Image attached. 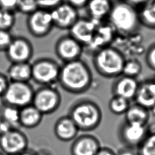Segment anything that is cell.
<instances>
[{"label": "cell", "instance_id": "cell-1", "mask_svg": "<svg viewBox=\"0 0 155 155\" xmlns=\"http://www.w3.org/2000/svg\"><path fill=\"white\" fill-rule=\"evenodd\" d=\"M58 82L63 90L74 94L88 91L93 82V74L88 64L79 59L61 65Z\"/></svg>", "mask_w": 155, "mask_h": 155}, {"label": "cell", "instance_id": "cell-2", "mask_svg": "<svg viewBox=\"0 0 155 155\" xmlns=\"http://www.w3.org/2000/svg\"><path fill=\"white\" fill-rule=\"evenodd\" d=\"M68 115L73 120L79 131L88 132L97 128L102 119V112L94 101L82 99L76 101L70 107Z\"/></svg>", "mask_w": 155, "mask_h": 155}, {"label": "cell", "instance_id": "cell-3", "mask_svg": "<svg viewBox=\"0 0 155 155\" xmlns=\"http://www.w3.org/2000/svg\"><path fill=\"white\" fill-rule=\"evenodd\" d=\"M107 19L115 31L122 35L135 33L140 25L137 8L124 0L113 3Z\"/></svg>", "mask_w": 155, "mask_h": 155}, {"label": "cell", "instance_id": "cell-4", "mask_svg": "<svg viewBox=\"0 0 155 155\" xmlns=\"http://www.w3.org/2000/svg\"><path fill=\"white\" fill-rule=\"evenodd\" d=\"M126 58L122 52L109 45L94 52L92 62L95 70L105 78H116L122 73Z\"/></svg>", "mask_w": 155, "mask_h": 155}, {"label": "cell", "instance_id": "cell-5", "mask_svg": "<svg viewBox=\"0 0 155 155\" xmlns=\"http://www.w3.org/2000/svg\"><path fill=\"white\" fill-rule=\"evenodd\" d=\"M31 66V79L41 86L53 85L58 82L61 65L50 58H41Z\"/></svg>", "mask_w": 155, "mask_h": 155}, {"label": "cell", "instance_id": "cell-6", "mask_svg": "<svg viewBox=\"0 0 155 155\" xmlns=\"http://www.w3.org/2000/svg\"><path fill=\"white\" fill-rule=\"evenodd\" d=\"M35 90L29 82H10L1 97L2 104L21 109L31 104Z\"/></svg>", "mask_w": 155, "mask_h": 155}, {"label": "cell", "instance_id": "cell-7", "mask_svg": "<svg viewBox=\"0 0 155 155\" xmlns=\"http://www.w3.org/2000/svg\"><path fill=\"white\" fill-rule=\"evenodd\" d=\"M62 97L59 91L53 85L41 86L35 90L31 104L43 115L55 112L60 107Z\"/></svg>", "mask_w": 155, "mask_h": 155}, {"label": "cell", "instance_id": "cell-8", "mask_svg": "<svg viewBox=\"0 0 155 155\" xmlns=\"http://www.w3.org/2000/svg\"><path fill=\"white\" fill-rule=\"evenodd\" d=\"M26 26L29 33L35 38L47 36L54 27L50 11L38 8L27 15Z\"/></svg>", "mask_w": 155, "mask_h": 155}, {"label": "cell", "instance_id": "cell-9", "mask_svg": "<svg viewBox=\"0 0 155 155\" xmlns=\"http://www.w3.org/2000/svg\"><path fill=\"white\" fill-rule=\"evenodd\" d=\"M28 148V137L18 128L0 135V151L5 155L19 154Z\"/></svg>", "mask_w": 155, "mask_h": 155}, {"label": "cell", "instance_id": "cell-10", "mask_svg": "<svg viewBox=\"0 0 155 155\" xmlns=\"http://www.w3.org/2000/svg\"><path fill=\"white\" fill-rule=\"evenodd\" d=\"M148 125L124 122L118 130V137L124 147L137 149L149 134Z\"/></svg>", "mask_w": 155, "mask_h": 155}, {"label": "cell", "instance_id": "cell-11", "mask_svg": "<svg viewBox=\"0 0 155 155\" xmlns=\"http://www.w3.org/2000/svg\"><path fill=\"white\" fill-rule=\"evenodd\" d=\"M84 47L69 34L61 36L56 42L54 52L63 63L81 59Z\"/></svg>", "mask_w": 155, "mask_h": 155}, {"label": "cell", "instance_id": "cell-12", "mask_svg": "<svg viewBox=\"0 0 155 155\" xmlns=\"http://www.w3.org/2000/svg\"><path fill=\"white\" fill-rule=\"evenodd\" d=\"M5 56L11 63L28 62L33 56V44L24 36H13L5 51Z\"/></svg>", "mask_w": 155, "mask_h": 155}, {"label": "cell", "instance_id": "cell-13", "mask_svg": "<svg viewBox=\"0 0 155 155\" xmlns=\"http://www.w3.org/2000/svg\"><path fill=\"white\" fill-rule=\"evenodd\" d=\"M54 27L62 30H69L79 19L78 9L67 2H62L50 10Z\"/></svg>", "mask_w": 155, "mask_h": 155}, {"label": "cell", "instance_id": "cell-14", "mask_svg": "<svg viewBox=\"0 0 155 155\" xmlns=\"http://www.w3.org/2000/svg\"><path fill=\"white\" fill-rule=\"evenodd\" d=\"M98 25L90 18H79L68 30V34L84 47H87L91 43Z\"/></svg>", "mask_w": 155, "mask_h": 155}, {"label": "cell", "instance_id": "cell-15", "mask_svg": "<svg viewBox=\"0 0 155 155\" xmlns=\"http://www.w3.org/2000/svg\"><path fill=\"white\" fill-rule=\"evenodd\" d=\"M99 140L90 134L78 136L70 146L71 155H95L101 147Z\"/></svg>", "mask_w": 155, "mask_h": 155}, {"label": "cell", "instance_id": "cell-16", "mask_svg": "<svg viewBox=\"0 0 155 155\" xmlns=\"http://www.w3.org/2000/svg\"><path fill=\"white\" fill-rule=\"evenodd\" d=\"M139 82L137 78L121 74L116 78L111 86L113 95L119 96L129 101L134 99Z\"/></svg>", "mask_w": 155, "mask_h": 155}, {"label": "cell", "instance_id": "cell-17", "mask_svg": "<svg viewBox=\"0 0 155 155\" xmlns=\"http://www.w3.org/2000/svg\"><path fill=\"white\" fill-rule=\"evenodd\" d=\"M133 100L150 111L155 107V81L153 78L139 82Z\"/></svg>", "mask_w": 155, "mask_h": 155}, {"label": "cell", "instance_id": "cell-18", "mask_svg": "<svg viewBox=\"0 0 155 155\" xmlns=\"http://www.w3.org/2000/svg\"><path fill=\"white\" fill-rule=\"evenodd\" d=\"M53 131L58 139L62 142L73 140L78 134L79 130L68 115L60 117L55 122Z\"/></svg>", "mask_w": 155, "mask_h": 155}, {"label": "cell", "instance_id": "cell-19", "mask_svg": "<svg viewBox=\"0 0 155 155\" xmlns=\"http://www.w3.org/2000/svg\"><path fill=\"white\" fill-rule=\"evenodd\" d=\"M113 5L111 0H88L85 7L89 18L97 24L107 19Z\"/></svg>", "mask_w": 155, "mask_h": 155}, {"label": "cell", "instance_id": "cell-20", "mask_svg": "<svg viewBox=\"0 0 155 155\" xmlns=\"http://www.w3.org/2000/svg\"><path fill=\"white\" fill-rule=\"evenodd\" d=\"M114 32H116L115 30L109 24L108 25L99 24L96 27L91 43L87 47L94 48L96 51L100 48L110 45V44L113 40Z\"/></svg>", "mask_w": 155, "mask_h": 155}, {"label": "cell", "instance_id": "cell-21", "mask_svg": "<svg viewBox=\"0 0 155 155\" xmlns=\"http://www.w3.org/2000/svg\"><path fill=\"white\" fill-rule=\"evenodd\" d=\"M44 115L32 104L20 109L19 126L27 129L38 127L42 122Z\"/></svg>", "mask_w": 155, "mask_h": 155}, {"label": "cell", "instance_id": "cell-22", "mask_svg": "<svg viewBox=\"0 0 155 155\" xmlns=\"http://www.w3.org/2000/svg\"><path fill=\"white\" fill-rule=\"evenodd\" d=\"M10 82H28L31 79V66L30 62L11 63L7 70Z\"/></svg>", "mask_w": 155, "mask_h": 155}, {"label": "cell", "instance_id": "cell-23", "mask_svg": "<svg viewBox=\"0 0 155 155\" xmlns=\"http://www.w3.org/2000/svg\"><path fill=\"white\" fill-rule=\"evenodd\" d=\"M124 114L125 122L141 125H147L150 118V111L136 103L130 104Z\"/></svg>", "mask_w": 155, "mask_h": 155}, {"label": "cell", "instance_id": "cell-24", "mask_svg": "<svg viewBox=\"0 0 155 155\" xmlns=\"http://www.w3.org/2000/svg\"><path fill=\"white\" fill-rule=\"evenodd\" d=\"M137 10L140 24L148 28L155 29V0H147Z\"/></svg>", "mask_w": 155, "mask_h": 155}, {"label": "cell", "instance_id": "cell-25", "mask_svg": "<svg viewBox=\"0 0 155 155\" xmlns=\"http://www.w3.org/2000/svg\"><path fill=\"white\" fill-rule=\"evenodd\" d=\"M20 109L2 104L0 108V119L10 124L13 128L19 126Z\"/></svg>", "mask_w": 155, "mask_h": 155}, {"label": "cell", "instance_id": "cell-26", "mask_svg": "<svg viewBox=\"0 0 155 155\" xmlns=\"http://www.w3.org/2000/svg\"><path fill=\"white\" fill-rule=\"evenodd\" d=\"M130 101L122 97L113 95L108 102L110 111L115 115L124 114L130 105Z\"/></svg>", "mask_w": 155, "mask_h": 155}, {"label": "cell", "instance_id": "cell-27", "mask_svg": "<svg viewBox=\"0 0 155 155\" xmlns=\"http://www.w3.org/2000/svg\"><path fill=\"white\" fill-rule=\"evenodd\" d=\"M142 70V65L141 62L136 58H130L125 61L122 74L137 78L141 73Z\"/></svg>", "mask_w": 155, "mask_h": 155}, {"label": "cell", "instance_id": "cell-28", "mask_svg": "<svg viewBox=\"0 0 155 155\" xmlns=\"http://www.w3.org/2000/svg\"><path fill=\"white\" fill-rule=\"evenodd\" d=\"M137 155H155V131L150 132L137 148Z\"/></svg>", "mask_w": 155, "mask_h": 155}, {"label": "cell", "instance_id": "cell-29", "mask_svg": "<svg viewBox=\"0 0 155 155\" xmlns=\"http://www.w3.org/2000/svg\"><path fill=\"white\" fill-rule=\"evenodd\" d=\"M15 22V12L0 8V30L10 31Z\"/></svg>", "mask_w": 155, "mask_h": 155}, {"label": "cell", "instance_id": "cell-30", "mask_svg": "<svg viewBox=\"0 0 155 155\" xmlns=\"http://www.w3.org/2000/svg\"><path fill=\"white\" fill-rule=\"evenodd\" d=\"M38 8L36 0H18L16 12L28 15Z\"/></svg>", "mask_w": 155, "mask_h": 155}, {"label": "cell", "instance_id": "cell-31", "mask_svg": "<svg viewBox=\"0 0 155 155\" xmlns=\"http://www.w3.org/2000/svg\"><path fill=\"white\" fill-rule=\"evenodd\" d=\"M13 38L9 30H0V51H5Z\"/></svg>", "mask_w": 155, "mask_h": 155}, {"label": "cell", "instance_id": "cell-32", "mask_svg": "<svg viewBox=\"0 0 155 155\" xmlns=\"http://www.w3.org/2000/svg\"><path fill=\"white\" fill-rule=\"evenodd\" d=\"M145 59L147 66L155 71V42L148 47L145 53Z\"/></svg>", "mask_w": 155, "mask_h": 155}, {"label": "cell", "instance_id": "cell-33", "mask_svg": "<svg viewBox=\"0 0 155 155\" xmlns=\"http://www.w3.org/2000/svg\"><path fill=\"white\" fill-rule=\"evenodd\" d=\"M39 8L51 10L64 2V0H36Z\"/></svg>", "mask_w": 155, "mask_h": 155}, {"label": "cell", "instance_id": "cell-34", "mask_svg": "<svg viewBox=\"0 0 155 155\" xmlns=\"http://www.w3.org/2000/svg\"><path fill=\"white\" fill-rule=\"evenodd\" d=\"M18 0H0V8L16 12Z\"/></svg>", "mask_w": 155, "mask_h": 155}, {"label": "cell", "instance_id": "cell-35", "mask_svg": "<svg viewBox=\"0 0 155 155\" xmlns=\"http://www.w3.org/2000/svg\"><path fill=\"white\" fill-rule=\"evenodd\" d=\"M10 81L6 74L0 73V97L1 98L5 92Z\"/></svg>", "mask_w": 155, "mask_h": 155}, {"label": "cell", "instance_id": "cell-36", "mask_svg": "<svg viewBox=\"0 0 155 155\" xmlns=\"http://www.w3.org/2000/svg\"><path fill=\"white\" fill-rule=\"evenodd\" d=\"M88 0H67L66 2L76 9L85 7Z\"/></svg>", "mask_w": 155, "mask_h": 155}, {"label": "cell", "instance_id": "cell-37", "mask_svg": "<svg viewBox=\"0 0 155 155\" xmlns=\"http://www.w3.org/2000/svg\"><path fill=\"white\" fill-rule=\"evenodd\" d=\"M116 155H137V149L124 147L116 153Z\"/></svg>", "mask_w": 155, "mask_h": 155}, {"label": "cell", "instance_id": "cell-38", "mask_svg": "<svg viewBox=\"0 0 155 155\" xmlns=\"http://www.w3.org/2000/svg\"><path fill=\"white\" fill-rule=\"evenodd\" d=\"M95 155H116V153L107 147H101Z\"/></svg>", "mask_w": 155, "mask_h": 155}, {"label": "cell", "instance_id": "cell-39", "mask_svg": "<svg viewBox=\"0 0 155 155\" xmlns=\"http://www.w3.org/2000/svg\"><path fill=\"white\" fill-rule=\"evenodd\" d=\"M13 128V127L6 121L0 119V135L4 134Z\"/></svg>", "mask_w": 155, "mask_h": 155}, {"label": "cell", "instance_id": "cell-40", "mask_svg": "<svg viewBox=\"0 0 155 155\" xmlns=\"http://www.w3.org/2000/svg\"><path fill=\"white\" fill-rule=\"evenodd\" d=\"M131 5L138 8L140 5H142L143 3H145L147 0H124Z\"/></svg>", "mask_w": 155, "mask_h": 155}, {"label": "cell", "instance_id": "cell-41", "mask_svg": "<svg viewBox=\"0 0 155 155\" xmlns=\"http://www.w3.org/2000/svg\"><path fill=\"white\" fill-rule=\"evenodd\" d=\"M35 155H53L52 153L46 149H40L35 151Z\"/></svg>", "mask_w": 155, "mask_h": 155}, {"label": "cell", "instance_id": "cell-42", "mask_svg": "<svg viewBox=\"0 0 155 155\" xmlns=\"http://www.w3.org/2000/svg\"><path fill=\"white\" fill-rule=\"evenodd\" d=\"M17 155H35V151L32 150L28 148L24 152H22L19 154H17Z\"/></svg>", "mask_w": 155, "mask_h": 155}, {"label": "cell", "instance_id": "cell-43", "mask_svg": "<svg viewBox=\"0 0 155 155\" xmlns=\"http://www.w3.org/2000/svg\"><path fill=\"white\" fill-rule=\"evenodd\" d=\"M151 111H152V112L153 113V114H155V107H154V108H153Z\"/></svg>", "mask_w": 155, "mask_h": 155}, {"label": "cell", "instance_id": "cell-44", "mask_svg": "<svg viewBox=\"0 0 155 155\" xmlns=\"http://www.w3.org/2000/svg\"><path fill=\"white\" fill-rule=\"evenodd\" d=\"M0 155H5V154H4L1 151H0Z\"/></svg>", "mask_w": 155, "mask_h": 155}, {"label": "cell", "instance_id": "cell-45", "mask_svg": "<svg viewBox=\"0 0 155 155\" xmlns=\"http://www.w3.org/2000/svg\"><path fill=\"white\" fill-rule=\"evenodd\" d=\"M9 155H17V154H9Z\"/></svg>", "mask_w": 155, "mask_h": 155}, {"label": "cell", "instance_id": "cell-46", "mask_svg": "<svg viewBox=\"0 0 155 155\" xmlns=\"http://www.w3.org/2000/svg\"><path fill=\"white\" fill-rule=\"evenodd\" d=\"M154 79V81H155V77H154V78H153Z\"/></svg>", "mask_w": 155, "mask_h": 155}]
</instances>
